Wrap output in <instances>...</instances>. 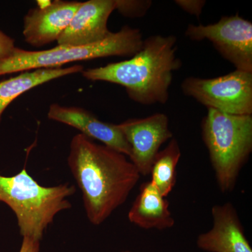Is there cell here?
<instances>
[{"label": "cell", "mask_w": 252, "mask_h": 252, "mask_svg": "<svg viewBox=\"0 0 252 252\" xmlns=\"http://www.w3.org/2000/svg\"><path fill=\"white\" fill-rule=\"evenodd\" d=\"M67 164L94 225L103 223L125 203L141 177L126 155L81 133L72 137Z\"/></svg>", "instance_id": "6da1fadb"}, {"label": "cell", "mask_w": 252, "mask_h": 252, "mask_svg": "<svg viewBox=\"0 0 252 252\" xmlns=\"http://www.w3.org/2000/svg\"><path fill=\"white\" fill-rule=\"evenodd\" d=\"M177 51L175 35H152L144 39L140 51L130 59L84 69L81 74L88 80L123 86L137 103L164 104L170 96L174 72L182 66Z\"/></svg>", "instance_id": "7a4b0ae2"}, {"label": "cell", "mask_w": 252, "mask_h": 252, "mask_svg": "<svg viewBox=\"0 0 252 252\" xmlns=\"http://www.w3.org/2000/svg\"><path fill=\"white\" fill-rule=\"evenodd\" d=\"M76 191L75 187L69 183L41 186L26 167L11 177L0 175V203L14 212L23 238L40 241L56 215L72 207L68 198Z\"/></svg>", "instance_id": "3957f363"}, {"label": "cell", "mask_w": 252, "mask_h": 252, "mask_svg": "<svg viewBox=\"0 0 252 252\" xmlns=\"http://www.w3.org/2000/svg\"><path fill=\"white\" fill-rule=\"evenodd\" d=\"M202 135L220 191H231L252 151V115L207 109Z\"/></svg>", "instance_id": "277c9868"}, {"label": "cell", "mask_w": 252, "mask_h": 252, "mask_svg": "<svg viewBox=\"0 0 252 252\" xmlns=\"http://www.w3.org/2000/svg\"><path fill=\"white\" fill-rule=\"evenodd\" d=\"M140 30L124 26L103 41L86 46H59L43 51L15 48L9 57L0 59V76L37 69L61 67L77 61L109 57H132L143 44Z\"/></svg>", "instance_id": "5b68a950"}, {"label": "cell", "mask_w": 252, "mask_h": 252, "mask_svg": "<svg viewBox=\"0 0 252 252\" xmlns=\"http://www.w3.org/2000/svg\"><path fill=\"white\" fill-rule=\"evenodd\" d=\"M181 89L207 109L252 115V72L235 69L212 79L189 77L182 81Z\"/></svg>", "instance_id": "8992f818"}, {"label": "cell", "mask_w": 252, "mask_h": 252, "mask_svg": "<svg viewBox=\"0 0 252 252\" xmlns=\"http://www.w3.org/2000/svg\"><path fill=\"white\" fill-rule=\"evenodd\" d=\"M186 36L193 41H211L223 59L237 70L252 72V23L235 16H223L214 24L189 25Z\"/></svg>", "instance_id": "52a82bcc"}, {"label": "cell", "mask_w": 252, "mask_h": 252, "mask_svg": "<svg viewBox=\"0 0 252 252\" xmlns=\"http://www.w3.org/2000/svg\"><path fill=\"white\" fill-rule=\"evenodd\" d=\"M130 147L129 160L141 175L150 174L162 144L173 138L166 114L156 113L143 119H130L117 124Z\"/></svg>", "instance_id": "ba28073f"}, {"label": "cell", "mask_w": 252, "mask_h": 252, "mask_svg": "<svg viewBox=\"0 0 252 252\" xmlns=\"http://www.w3.org/2000/svg\"><path fill=\"white\" fill-rule=\"evenodd\" d=\"M115 7L116 0L81 2L58 39V45L86 46L103 41L112 34L108 28V21Z\"/></svg>", "instance_id": "9c48e42d"}, {"label": "cell", "mask_w": 252, "mask_h": 252, "mask_svg": "<svg viewBox=\"0 0 252 252\" xmlns=\"http://www.w3.org/2000/svg\"><path fill=\"white\" fill-rule=\"evenodd\" d=\"M81 3L55 0L45 6L30 9L23 18V35L26 42L34 47H42L57 41Z\"/></svg>", "instance_id": "30bf717a"}, {"label": "cell", "mask_w": 252, "mask_h": 252, "mask_svg": "<svg viewBox=\"0 0 252 252\" xmlns=\"http://www.w3.org/2000/svg\"><path fill=\"white\" fill-rule=\"evenodd\" d=\"M47 116L51 120L74 127L91 140L99 141L130 157V145L116 124L102 122L94 114L81 107H65L56 103L50 105Z\"/></svg>", "instance_id": "8fae6325"}, {"label": "cell", "mask_w": 252, "mask_h": 252, "mask_svg": "<svg viewBox=\"0 0 252 252\" xmlns=\"http://www.w3.org/2000/svg\"><path fill=\"white\" fill-rule=\"evenodd\" d=\"M213 225L197 239V246L208 252H252L234 206L230 203L212 208Z\"/></svg>", "instance_id": "7c38bea8"}, {"label": "cell", "mask_w": 252, "mask_h": 252, "mask_svg": "<svg viewBox=\"0 0 252 252\" xmlns=\"http://www.w3.org/2000/svg\"><path fill=\"white\" fill-rule=\"evenodd\" d=\"M130 223L143 229L165 230L175 225L169 203L150 182L140 186V193L127 214Z\"/></svg>", "instance_id": "4fadbf2b"}, {"label": "cell", "mask_w": 252, "mask_h": 252, "mask_svg": "<svg viewBox=\"0 0 252 252\" xmlns=\"http://www.w3.org/2000/svg\"><path fill=\"white\" fill-rule=\"evenodd\" d=\"M83 70L84 67L79 64L65 68L37 69L23 72L16 77L0 81V124L4 111L21 94L54 79Z\"/></svg>", "instance_id": "5bb4252c"}, {"label": "cell", "mask_w": 252, "mask_h": 252, "mask_svg": "<svg viewBox=\"0 0 252 252\" xmlns=\"http://www.w3.org/2000/svg\"><path fill=\"white\" fill-rule=\"evenodd\" d=\"M182 156L178 141L172 138L167 147L158 153L151 169L150 182L162 196L172 191L177 180V167Z\"/></svg>", "instance_id": "9a60e30c"}, {"label": "cell", "mask_w": 252, "mask_h": 252, "mask_svg": "<svg viewBox=\"0 0 252 252\" xmlns=\"http://www.w3.org/2000/svg\"><path fill=\"white\" fill-rule=\"evenodd\" d=\"M153 1L151 0H116L115 10L128 18H142L150 9Z\"/></svg>", "instance_id": "2e32d148"}, {"label": "cell", "mask_w": 252, "mask_h": 252, "mask_svg": "<svg viewBox=\"0 0 252 252\" xmlns=\"http://www.w3.org/2000/svg\"><path fill=\"white\" fill-rule=\"evenodd\" d=\"M175 3L186 12L200 18L206 1L205 0H175Z\"/></svg>", "instance_id": "e0dca14e"}, {"label": "cell", "mask_w": 252, "mask_h": 252, "mask_svg": "<svg viewBox=\"0 0 252 252\" xmlns=\"http://www.w3.org/2000/svg\"><path fill=\"white\" fill-rule=\"evenodd\" d=\"M16 48L15 40L0 31V59H6L12 54Z\"/></svg>", "instance_id": "ac0fdd59"}, {"label": "cell", "mask_w": 252, "mask_h": 252, "mask_svg": "<svg viewBox=\"0 0 252 252\" xmlns=\"http://www.w3.org/2000/svg\"><path fill=\"white\" fill-rule=\"evenodd\" d=\"M39 240L24 237L19 252H39L40 245Z\"/></svg>", "instance_id": "d6986e66"}, {"label": "cell", "mask_w": 252, "mask_h": 252, "mask_svg": "<svg viewBox=\"0 0 252 252\" xmlns=\"http://www.w3.org/2000/svg\"><path fill=\"white\" fill-rule=\"evenodd\" d=\"M132 252L125 251V252Z\"/></svg>", "instance_id": "ffe728a7"}]
</instances>
